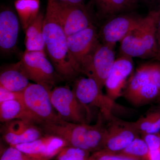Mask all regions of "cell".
I'll return each instance as SVG.
<instances>
[{"instance_id": "obj_1", "label": "cell", "mask_w": 160, "mask_h": 160, "mask_svg": "<svg viewBox=\"0 0 160 160\" xmlns=\"http://www.w3.org/2000/svg\"><path fill=\"white\" fill-rule=\"evenodd\" d=\"M44 41L47 56L63 81L71 82L82 73L72 57L67 36L58 16L56 0H48L44 23Z\"/></svg>"}, {"instance_id": "obj_2", "label": "cell", "mask_w": 160, "mask_h": 160, "mask_svg": "<svg viewBox=\"0 0 160 160\" xmlns=\"http://www.w3.org/2000/svg\"><path fill=\"white\" fill-rule=\"evenodd\" d=\"M38 125L44 134L58 137L64 140L68 146L81 148L90 153L103 149L108 135L107 127L100 118L97 123L93 125L62 119L43 122Z\"/></svg>"}, {"instance_id": "obj_3", "label": "cell", "mask_w": 160, "mask_h": 160, "mask_svg": "<svg viewBox=\"0 0 160 160\" xmlns=\"http://www.w3.org/2000/svg\"><path fill=\"white\" fill-rule=\"evenodd\" d=\"M16 64L29 80L51 90L55 84L63 81L48 59L46 52L25 50Z\"/></svg>"}, {"instance_id": "obj_4", "label": "cell", "mask_w": 160, "mask_h": 160, "mask_svg": "<svg viewBox=\"0 0 160 160\" xmlns=\"http://www.w3.org/2000/svg\"><path fill=\"white\" fill-rule=\"evenodd\" d=\"M72 90L83 106L88 108L89 106L98 108L100 114L107 121L114 118L112 110L116 107L115 101L103 94L102 89L92 78H80L76 79Z\"/></svg>"}, {"instance_id": "obj_5", "label": "cell", "mask_w": 160, "mask_h": 160, "mask_svg": "<svg viewBox=\"0 0 160 160\" xmlns=\"http://www.w3.org/2000/svg\"><path fill=\"white\" fill-rule=\"evenodd\" d=\"M51 89L37 83H31L22 91V101L27 109L40 123L62 119L52 104Z\"/></svg>"}, {"instance_id": "obj_6", "label": "cell", "mask_w": 160, "mask_h": 160, "mask_svg": "<svg viewBox=\"0 0 160 160\" xmlns=\"http://www.w3.org/2000/svg\"><path fill=\"white\" fill-rule=\"evenodd\" d=\"M52 104L61 118L76 123H87L89 108L83 106L68 86H58L50 92Z\"/></svg>"}, {"instance_id": "obj_7", "label": "cell", "mask_w": 160, "mask_h": 160, "mask_svg": "<svg viewBox=\"0 0 160 160\" xmlns=\"http://www.w3.org/2000/svg\"><path fill=\"white\" fill-rule=\"evenodd\" d=\"M67 41L69 50L83 74L92 52L100 42L97 29L92 24L82 31L68 36Z\"/></svg>"}, {"instance_id": "obj_8", "label": "cell", "mask_w": 160, "mask_h": 160, "mask_svg": "<svg viewBox=\"0 0 160 160\" xmlns=\"http://www.w3.org/2000/svg\"><path fill=\"white\" fill-rule=\"evenodd\" d=\"M142 18L123 13L107 20L98 32L100 42L114 48L118 42H121L137 26Z\"/></svg>"}, {"instance_id": "obj_9", "label": "cell", "mask_w": 160, "mask_h": 160, "mask_svg": "<svg viewBox=\"0 0 160 160\" xmlns=\"http://www.w3.org/2000/svg\"><path fill=\"white\" fill-rule=\"evenodd\" d=\"M115 60L114 48L100 42L92 54L84 74L95 80L102 89Z\"/></svg>"}, {"instance_id": "obj_10", "label": "cell", "mask_w": 160, "mask_h": 160, "mask_svg": "<svg viewBox=\"0 0 160 160\" xmlns=\"http://www.w3.org/2000/svg\"><path fill=\"white\" fill-rule=\"evenodd\" d=\"M107 127L108 135L102 150L112 153H120L130 143L139 137V132L133 122H128L114 117L109 121Z\"/></svg>"}, {"instance_id": "obj_11", "label": "cell", "mask_w": 160, "mask_h": 160, "mask_svg": "<svg viewBox=\"0 0 160 160\" xmlns=\"http://www.w3.org/2000/svg\"><path fill=\"white\" fill-rule=\"evenodd\" d=\"M58 16L67 36L92 25L89 12L84 5L63 4L56 0Z\"/></svg>"}, {"instance_id": "obj_12", "label": "cell", "mask_w": 160, "mask_h": 160, "mask_svg": "<svg viewBox=\"0 0 160 160\" xmlns=\"http://www.w3.org/2000/svg\"><path fill=\"white\" fill-rule=\"evenodd\" d=\"M4 123L1 132L9 146L30 142L45 135L36 124L28 121L14 120Z\"/></svg>"}, {"instance_id": "obj_13", "label": "cell", "mask_w": 160, "mask_h": 160, "mask_svg": "<svg viewBox=\"0 0 160 160\" xmlns=\"http://www.w3.org/2000/svg\"><path fill=\"white\" fill-rule=\"evenodd\" d=\"M67 146V143L61 138L45 134L33 142L13 147L37 160H50Z\"/></svg>"}, {"instance_id": "obj_14", "label": "cell", "mask_w": 160, "mask_h": 160, "mask_svg": "<svg viewBox=\"0 0 160 160\" xmlns=\"http://www.w3.org/2000/svg\"><path fill=\"white\" fill-rule=\"evenodd\" d=\"M133 69L132 58L120 55L115 60L105 87L107 95L115 101L122 95L123 90L126 86V80Z\"/></svg>"}, {"instance_id": "obj_15", "label": "cell", "mask_w": 160, "mask_h": 160, "mask_svg": "<svg viewBox=\"0 0 160 160\" xmlns=\"http://www.w3.org/2000/svg\"><path fill=\"white\" fill-rule=\"evenodd\" d=\"M19 19L14 12L4 9L0 13V48L7 52L14 49L17 43L20 28Z\"/></svg>"}, {"instance_id": "obj_16", "label": "cell", "mask_w": 160, "mask_h": 160, "mask_svg": "<svg viewBox=\"0 0 160 160\" xmlns=\"http://www.w3.org/2000/svg\"><path fill=\"white\" fill-rule=\"evenodd\" d=\"M158 13L152 12L147 16L142 18L138 25L133 30L145 44L150 58H156L158 54L156 23Z\"/></svg>"}, {"instance_id": "obj_17", "label": "cell", "mask_w": 160, "mask_h": 160, "mask_svg": "<svg viewBox=\"0 0 160 160\" xmlns=\"http://www.w3.org/2000/svg\"><path fill=\"white\" fill-rule=\"evenodd\" d=\"M14 120L28 121L38 125V120L27 109L22 100H12L0 102V120L7 122Z\"/></svg>"}, {"instance_id": "obj_18", "label": "cell", "mask_w": 160, "mask_h": 160, "mask_svg": "<svg viewBox=\"0 0 160 160\" xmlns=\"http://www.w3.org/2000/svg\"><path fill=\"white\" fill-rule=\"evenodd\" d=\"M30 83L16 63L2 70L0 73V86L9 91H23Z\"/></svg>"}, {"instance_id": "obj_19", "label": "cell", "mask_w": 160, "mask_h": 160, "mask_svg": "<svg viewBox=\"0 0 160 160\" xmlns=\"http://www.w3.org/2000/svg\"><path fill=\"white\" fill-rule=\"evenodd\" d=\"M44 18L45 16L40 12L25 32L26 51L46 52L43 33Z\"/></svg>"}, {"instance_id": "obj_20", "label": "cell", "mask_w": 160, "mask_h": 160, "mask_svg": "<svg viewBox=\"0 0 160 160\" xmlns=\"http://www.w3.org/2000/svg\"><path fill=\"white\" fill-rule=\"evenodd\" d=\"M100 15L103 18H110L131 11L137 0H93Z\"/></svg>"}, {"instance_id": "obj_21", "label": "cell", "mask_w": 160, "mask_h": 160, "mask_svg": "<svg viewBox=\"0 0 160 160\" xmlns=\"http://www.w3.org/2000/svg\"><path fill=\"white\" fill-rule=\"evenodd\" d=\"M151 62L144 63L139 66L127 83L122 95L126 99L131 102L142 87L150 82Z\"/></svg>"}, {"instance_id": "obj_22", "label": "cell", "mask_w": 160, "mask_h": 160, "mask_svg": "<svg viewBox=\"0 0 160 160\" xmlns=\"http://www.w3.org/2000/svg\"><path fill=\"white\" fill-rule=\"evenodd\" d=\"M120 55L132 58H150L145 44L133 30L120 42Z\"/></svg>"}, {"instance_id": "obj_23", "label": "cell", "mask_w": 160, "mask_h": 160, "mask_svg": "<svg viewBox=\"0 0 160 160\" xmlns=\"http://www.w3.org/2000/svg\"><path fill=\"white\" fill-rule=\"evenodd\" d=\"M39 0H16L14 6L23 31L26 32L29 25L40 13Z\"/></svg>"}, {"instance_id": "obj_24", "label": "cell", "mask_w": 160, "mask_h": 160, "mask_svg": "<svg viewBox=\"0 0 160 160\" xmlns=\"http://www.w3.org/2000/svg\"><path fill=\"white\" fill-rule=\"evenodd\" d=\"M149 149L142 138H137L120 153L142 160H147Z\"/></svg>"}, {"instance_id": "obj_25", "label": "cell", "mask_w": 160, "mask_h": 160, "mask_svg": "<svg viewBox=\"0 0 160 160\" xmlns=\"http://www.w3.org/2000/svg\"><path fill=\"white\" fill-rule=\"evenodd\" d=\"M90 152L81 148L67 146L56 156L55 160H89Z\"/></svg>"}, {"instance_id": "obj_26", "label": "cell", "mask_w": 160, "mask_h": 160, "mask_svg": "<svg viewBox=\"0 0 160 160\" xmlns=\"http://www.w3.org/2000/svg\"><path fill=\"white\" fill-rule=\"evenodd\" d=\"M136 129L142 135L158 134L160 129L149 113L133 122Z\"/></svg>"}, {"instance_id": "obj_27", "label": "cell", "mask_w": 160, "mask_h": 160, "mask_svg": "<svg viewBox=\"0 0 160 160\" xmlns=\"http://www.w3.org/2000/svg\"><path fill=\"white\" fill-rule=\"evenodd\" d=\"M89 160H142L120 153H112L104 150L91 153Z\"/></svg>"}, {"instance_id": "obj_28", "label": "cell", "mask_w": 160, "mask_h": 160, "mask_svg": "<svg viewBox=\"0 0 160 160\" xmlns=\"http://www.w3.org/2000/svg\"><path fill=\"white\" fill-rule=\"evenodd\" d=\"M0 160H37L13 146L5 149L1 156Z\"/></svg>"}, {"instance_id": "obj_29", "label": "cell", "mask_w": 160, "mask_h": 160, "mask_svg": "<svg viewBox=\"0 0 160 160\" xmlns=\"http://www.w3.org/2000/svg\"><path fill=\"white\" fill-rule=\"evenodd\" d=\"M22 99V92H14L0 86V102L10 100Z\"/></svg>"}, {"instance_id": "obj_30", "label": "cell", "mask_w": 160, "mask_h": 160, "mask_svg": "<svg viewBox=\"0 0 160 160\" xmlns=\"http://www.w3.org/2000/svg\"><path fill=\"white\" fill-rule=\"evenodd\" d=\"M142 138L145 141L149 150L160 149V137L158 134H143Z\"/></svg>"}, {"instance_id": "obj_31", "label": "cell", "mask_w": 160, "mask_h": 160, "mask_svg": "<svg viewBox=\"0 0 160 160\" xmlns=\"http://www.w3.org/2000/svg\"><path fill=\"white\" fill-rule=\"evenodd\" d=\"M147 160H160V149L149 150Z\"/></svg>"}, {"instance_id": "obj_32", "label": "cell", "mask_w": 160, "mask_h": 160, "mask_svg": "<svg viewBox=\"0 0 160 160\" xmlns=\"http://www.w3.org/2000/svg\"><path fill=\"white\" fill-rule=\"evenodd\" d=\"M59 2L63 4L72 5H84V0H57Z\"/></svg>"}, {"instance_id": "obj_33", "label": "cell", "mask_w": 160, "mask_h": 160, "mask_svg": "<svg viewBox=\"0 0 160 160\" xmlns=\"http://www.w3.org/2000/svg\"><path fill=\"white\" fill-rule=\"evenodd\" d=\"M155 122L160 129V110L149 112Z\"/></svg>"}, {"instance_id": "obj_34", "label": "cell", "mask_w": 160, "mask_h": 160, "mask_svg": "<svg viewBox=\"0 0 160 160\" xmlns=\"http://www.w3.org/2000/svg\"><path fill=\"white\" fill-rule=\"evenodd\" d=\"M157 41L158 44V54L156 57V59L160 61V32H156Z\"/></svg>"}, {"instance_id": "obj_35", "label": "cell", "mask_w": 160, "mask_h": 160, "mask_svg": "<svg viewBox=\"0 0 160 160\" xmlns=\"http://www.w3.org/2000/svg\"><path fill=\"white\" fill-rule=\"evenodd\" d=\"M156 32H160V12H159L156 23Z\"/></svg>"}, {"instance_id": "obj_36", "label": "cell", "mask_w": 160, "mask_h": 160, "mask_svg": "<svg viewBox=\"0 0 160 160\" xmlns=\"http://www.w3.org/2000/svg\"></svg>"}]
</instances>
